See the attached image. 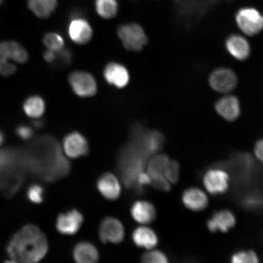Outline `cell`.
Here are the masks:
<instances>
[{"label":"cell","mask_w":263,"mask_h":263,"mask_svg":"<svg viewBox=\"0 0 263 263\" xmlns=\"http://www.w3.org/2000/svg\"><path fill=\"white\" fill-rule=\"evenodd\" d=\"M48 251L47 236L37 226L31 223L18 230L7 246L9 258L14 262H37L45 257Z\"/></svg>","instance_id":"cell-1"},{"label":"cell","mask_w":263,"mask_h":263,"mask_svg":"<svg viewBox=\"0 0 263 263\" xmlns=\"http://www.w3.org/2000/svg\"><path fill=\"white\" fill-rule=\"evenodd\" d=\"M147 159L145 154L133 141L121 148L118 156V170L127 188H136L138 177L144 172Z\"/></svg>","instance_id":"cell-2"},{"label":"cell","mask_w":263,"mask_h":263,"mask_svg":"<svg viewBox=\"0 0 263 263\" xmlns=\"http://www.w3.org/2000/svg\"><path fill=\"white\" fill-rule=\"evenodd\" d=\"M28 58L27 51L18 42L6 41L0 43V74L9 77L15 73L16 65L9 61L25 64Z\"/></svg>","instance_id":"cell-3"},{"label":"cell","mask_w":263,"mask_h":263,"mask_svg":"<svg viewBox=\"0 0 263 263\" xmlns=\"http://www.w3.org/2000/svg\"><path fill=\"white\" fill-rule=\"evenodd\" d=\"M130 139L148 158L159 152L164 142V137L159 132L145 130L142 125L138 123L132 127Z\"/></svg>","instance_id":"cell-4"},{"label":"cell","mask_w":263,"mask_h":263,"mask_svg":"<svg viewBox=\"0 0 263 263\" xmlns=\"http://www.w3.org/2000/svg\"><path fill=\"white\" fill-rule=\"evenodd\" d=\"M124 47L131 51H139L147 44V37L141 26L136 23L121 25L117 29Z\"/></svg>","instance_id":"cell-5"},{"label":"cell","mask_w":263,"mask_h":263,"mask_svg":"<svg viewBox=\"0 0 263 263\" xmlns=\"http://www.w3.org/2000/svg\"><path fill=\"white\" fill-rule=\"evenodd\" d=\"M238 28L248 35H255L263 30V15L252 8L239 9L235 16Z\"/></svg>","instance_id":"cell-6"},{"label":"cell","mask_w":263,"mask_h":263,"mask_svg":"<svg viewBox=\"0 0 263 263\" xmlns=\"http://www.w3.org/2000/svg\"><path fill=\"white\" fill-rule=\"evenodd\" d=\"M69 83L78 96L88 98L97 93L96 80L90 73L82 71H74L68 76Z\"/></svg>","instance_id":"cell-7"},{"label":"cell","mask_w":263,"mask_h":263,"mask_svg":"<svg viewBox=\"0 0 263 263\" xmlns=\"http://www.w3.org/2000/svg\"><path fill=\"white\" fill-rule=\"evenodd\" d=\"M210 86L219 93H229L235 89L238 78L235 72L228 68H218L214 70L209 79Z\"/></svg>","instance_id":"cell-8"},{"label":"cell","mask_w":263,"mask_h":263,"mask_svg":"<svg viewBox=\"0 0 263 263\" xmlns=\"http://www.w3.org/2000/svg\"><path fill=\"white\" fill-rule=\"evenodd\" d=\"M68 34L75 44L85 45L91 40L93 31L87 20L77 15L73 16L69 23Z\"/></svg>","instance_id":"cell-9"},{"label":"cell","mask_w":263,"mask_h":263,"mask_svg":"<svg viewBox=\"0 0 263 263\" xmlns=\"http://www.w3.org/2000/svg\"><path fill=\"white\" fill-rule=\"evenodd\" d=\"M229 174L220 169L210 170L203 177V185L212 195L225 193L229 189Z\"/></svg>","instance_id":"cell-10"},{"label":"cell","mask_w":263,"mask_h":263,"mask_svg":"<svg viewBox=\"0 0 263 263\" xmlns=\"http://www.w3.org/2000/svg\"><path fill=\"white\" fill-rule=\"evenodd\" d=\"M124 236V227L119 220L107 217L102 221L99 230V236L102 242L118 244L123 241Z\"/></svg>","instance_id":"cell-11"},{"label":"cell","mask_w":263,"mask_h":263,"mask_svg":"<svg viewBox=\"0 0 263 263\" xmlns=\"http://www.w3.org/2000/svg\"><path fill=\"white\" fill-rule=\"evenodd\" d=\"M63 144L65 154L72 159L86 156L89 151L87 140L78 132L68 134Z\"/></svg>","instance_id":"cell-12"},{"label":"cell","mask_w":263,"mask_h":263,"mask_svg":"<svg viewBox=\"0 0 263 263\" xmlns=\"http://www.w3.org/2000/svg\"><path fill=\"white\" fill-rule=\"evenodd\" d=\"M83 221L82 214L77 210H72L58 216L57 229L62 234L74 235L80 230Z\"/></svg>","instance_id":"cell-13"},{"label":"cell","mask_w":263,"mask_h":263,"mask_svg":"<svg viewBox=\"0 0 263 263\" xmlns=\"http://www.w3.org/2000/svg\"><path fill=\"white\" fill-rule=\"evenodd\" d=\"M215 110L220 116L228 121L237 120L241 114L238 99L233 95L220 98L215 103Z\"/></svg>","instance_id":"cell-14"},{"label":"cell","mask_w":263,"mask_h":263,"mask_svg":"<svg viewBox=\"0 0 263 263\" xmlns=\"http://www.w3.org/2000/svg\"><path fill=\"white\" fill-rule=\"evenodd\" d=\"M104 77L108 84L119 88L126 87L130 80L129 72L123 65L108 63L104 70Z\"/></svg>","instance_id":"cell-15"},{"label":"cell","mask_w":263,"mask_h":263,"mask_svg":"<svg viewBox=\"0 0 263 263\" xmlns=\"http://www.w3.org/2000/svg\"><path fill=\"white\" fill-rule=\"evenodd\" d=\"M225 46L227 51L236 60L245 61L251 54V45L242 35L238 34L229 35L226 39Z\"/></svg>","instance_id":"cell-16"},{"label":"cell","mask_w":263,"mask_h":263,"mask_svg":"<svg viewBox=\"0 0 263 263\" xmlns=\"http://www.w3.org/2000/svg\"><path fill=\"white\" fill-rule=\"evenodd\" d=\"M235 224V216L229 210H222L216 212L206 222L207 228L212 232L217 231L228 232Z\"/></svg>","instance_id":"cell-17"},{"label":"cell","mask_w":263,"mask_h":263,"mask_svg":"<svg viewBox=\"0 0 263 263\" xmlns=\"http://www.w3.org/2000/svg\"><path fill=\"white\" fill-rule=\"evenodd\" d=\"M182 200L184 205L194 212L201 211L209 205V198L205 192L196 187L184 191Z\"/></svg>","instance_id":"cell-18"},{"label":"cell","mask_w":263,"mask_h":263,"mask_svg":"<svg viewBox=\"0 0 263 263\" xmlns=\"http://www.w3.org/2000/svg\"><path fill=\"white\" fill-rule=\"evenodd\" d=\"M97 187L101 195L108 200H116L121 194L119 181L116 176L110 173H105L100 177Z\"/></svg>","instance_id":"cell-19"},{"label":"cell","mask_w":263,"mask_h":263,"mask_svg":"<svg viewBox=\"0 0 263 263\" xmlns=\"http://www.w3.org/2000/svg\"><path fill=\"white\" fill-rule=\"evenodd\" d=\"M131 215L137 222L148 224L156 219V210L151 202L141 200L132 206Z\"/></svg>","instance_id":"cell-20"},{"label":"cell","mask_w":263,"mask_h":263,"mask_svg":"<svg viewBox=\"0 0 263 263\" xmlns=\"http://www.w3.org/2000/svg\"><path fill=\"white\" fill-rule=\"evenodd\" d=\"M133 241L138 247L147 249H152L157 246L158 237L153 230L146 227H140L133 233Z\"/></svg>","instance_id":"cell-21"},{"label":"cell","mask_w":263,"mask_h":263,"mask_svg":"<svg viewBox=\"0 0 263 263\" xmlns=\"http://www.w3.org/2000/svg\"><path fill=\"white\" fill-rule=\"evenodd\" d=\"M28 7L38 18H48L57 9L58 0H28Z\"/></svg>","instance_id":"cell-22"},{"label":"cell","mask_w":263,"mask_h":263,"mask_svg":"<svg viewBox=\"0 0 263 263\" xmlns=\"http://www.w3.org/2000/svg\"><path fill=\"white\" fill-rule=\"evenodd\" d=\"M73 256L80 263H93L98 260L99 253L96 247L88 242H81L75 246Z\"/></svg>","instance_id":"cell-23"},{"label":"cell","mask_w":263,"mask_h":263,"mask_svg":"<svg viewBox=\"0 0 263 263\" xmlns=\"http://www.w3.org/2000/svg\"><path fill=\"white\" fill-rule=\"evenodd\" d=\"M23 107L28 117L39 118L44 114L46 106L44 99L38 95H34L26 99Z\"/></svg>","instance_id":"cell-24"},{"label":"cell","mask_w":263,"mask_h":263,"mask_svg":"<svg viewBox=\"0 0 263 263\" xmlns=\"http://www.w3.org/2000/svg\"><path fill=\"white\" fill-rule=\"evenodd\" d=\"M119 5L117 0H95V8L97 14L102 18L109 20L118 14Z\"/></svg>","instance_id":"cell-25"},{"label":"cell","mask_w":263,"mask_h":263,"mask_svg":"<svg viewBox=\"0 0 263 263\" xmlns=\"http://www.w3.org/2000/svg\"><path fill=\"white\" fill-rule=\"evenodd\" d=\"M170 160L169 157L164 154L153 157L147 163V173L151 177L157 176L164 177V173Z\"/></svg>","instance_id":"cell-26"},{"label":"cell","mask_w":263,"mask_h":263,"mask_svg":"<svg viewBox=\"0 0 263 263\" xmlns=\"http://www.w3.org/2000/svg\"><path fill=\"white\" fill-rule=\"evenodd\" d=\"M44 44L49 50L59 52L64 48V40L60 34L54 32L47 33L44 37Z\"/></svg>","instance_id":"cell-27"},{"label":"cell","mask_w":263,"mask_h":263,"mask_svg":"<svg viewBox=\"0 0 263 263\" xmlns=\"http://www.w3.org/2000/svg\"><path fill=\"white\" fill-rule=\"evenodd\" d=\"M231 261L233 263H256L259 262V258L254 251H242L233 254Z\"/></svg>","instance_id":"cell-28"},{"label":"cell","mask_w":263,"mask_h":263,"mask_svg":"<svg viewBox=\"0 0 263 263\" xmlns=\"http://www.w3.org/2000/svg\"><path fill=\"white\" fill-rule=\"evenodd\" d=\"M180 174V165L176 160H170L166 167L164 177L170 183L175 184L178 182Z\"/></svg>","instance_id":"cell-29"},{"label":"cell","mask_w":263,"mask_h":263,"mask_svg":"<svg viewBox=\"0 0 263 263\" xmlns=\"http://www.w3.org/2000/svg\"><path fill=\"white\" fill-rule=\"evenodd\" d=\"M141 261L147 263H166L168 259L162 252L154 250L145 253L141 257Z\"/></svg>","instance_id":"cell-30"},{"label":"cell","mask_w":263,"mask_h":263,"mask_svg":"<svg viewBox=\"0 0 263 263\" xmlns=\"http://www.w3.org/2000/svg\"><path fill=\"white\" fill-rule=\"evenodd\" d=\"M151 184L154 188L163 192H169L171 190V183L164 176H153L151 177Z\"/></svg>","instance_id":"cell-31"},{"label":"cell","mask_w":263,"mask_h":263,"mask_svg":"<svg viewBox=\"0 0 263 263\" xmlns=\"http://www.w3.org/2000/svg\"><path fill=\"white\" fill-rule=\"evenodd\" d=\"M42 187L39 185H33L28 191V199L33 203H40L43 201Z\"/></svg>","instance_id":"cell-32"},{"label":"cell","mask_w":263,"mask_h":263,"mask_svg":"<svg viewBox=\"0 0 263 263\" xmlns=\"http://www.w3.org/2000/svg\"><path fill=\"white\" fill-rule=\"evenodd\" d=\"M73 59V55L70 50L68 49H62L61 51L57 52V59L54 63L61 66H67L71 64Z\"/></svg>","instance_id":"cell-33"},{"label":"cell","mask_w":263,"mask_h":263,"mask_svg":"<svg viewBox=\"0 0 263 263\" xmlns=\"http://www.w3.org/2000/svg\"><path fill=\"white\" fill-rule=\"evenodd\" d=\"M262 202V198L256 194H252L247 196L245 199V205L250 209L258 208L261 205Z\"/></svg>","instance_id":"cell-34"},{"label":"cell","mask_w":263,"mask_h":263,"mask_svg":"<svg viewBox=\"0 0 263 263\" xmlns=\"http://www.w3.org/2000/svg\"><path fill=\"white\" fill-rule=\"evenodd\" d=\"M16 134L24 140L30 139L32 136L33 130L30 127L26 126H20L16 129Z\"/></svg>","instance_id":"cell-35"},{"label":"cell","mask_w":263,"mask_h":263,"mask_svg":"<svg viewBox=\"0 0 263 263\" xmlns=\"http://www.w3.org/2000/svg\"><path fill=\"white\" fill-rule=\"evenodd\" d=\"M254 153L256 159L263 164V139L259 140L255 144Z\"/></svg>","instance_id":"cell-36"},{"label":"cell","mask_w":263,"mask_h":263,"mask_svg":"<svg viewBox=\"0 0 263 263\" xmlns=\"http://www.w3.org/2000/svg\"><path fill=\"white\" fill-rule=\"evenodd\" d=\"M44 58L46 62L49 64H53L57 59V52L49 50L48 49L47 51L44 52Z\"/></svg>","instance_id":"cell-37"},{"label":"cell","mask_w":263,"mask_h":263,"mask_svg":"<svg viewBox=\"0 0 263 263\" xmlns=\"http://www.w3.org/2000/svg\"><path fill=\"white\" fill-rule=\"evenodd\" d=\"M44 121L38 120L34 121V126L35 127L37 128V129H40V128L44 126Z\"/></svg>","instance_id":"cell-38"},{"label":"cell","mask_w":263,"mask_h":263,"mask_svg":"<svg viewBox=\"0 0 263 263\" xmlns=\"http://www.w3.org/2000/svg\"><path fill=\"white\" fill-rule=\"evenodd\" d=\"M3 141H4V136H3V134L2 133V132H0V146L2 145Z\"/></svg>","instance_id":"cell-39"},{"label":"cell","mask_w":263,"mask_h":263,"mask_svg":"<svg viewBox=\"0 0 263 263\" xmlns=\"http://www.w3.org/2000/svg\"><path fill=\"white\" fill-rule=\"evenodd\" d=\"M3 3V0H0V5H2Z\"/></svg>","instance_id":"cell-40"}]
</instances>
